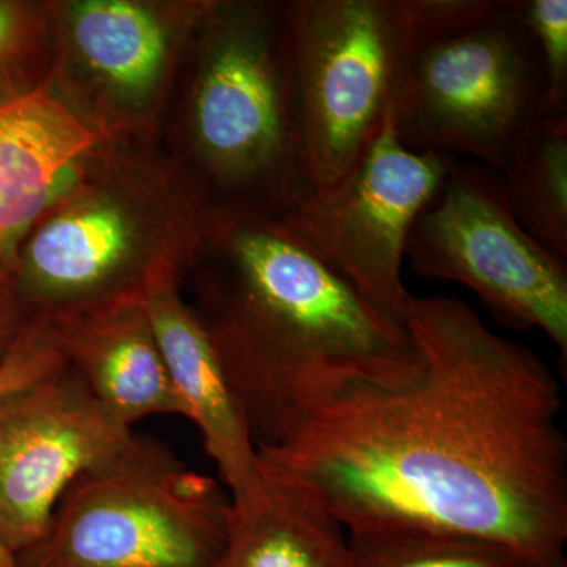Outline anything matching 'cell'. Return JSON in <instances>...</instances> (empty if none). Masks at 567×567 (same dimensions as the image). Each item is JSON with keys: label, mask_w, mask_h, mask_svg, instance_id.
<instances>
[{"label": "cell", "mask_w": 567, "mask_h": 567, "mask_svg": "<svg viewBox=\"0 0 567 567\" xmlns=\"http://www.w3.org/2000/svg\"><path fill=\"white\" fill-rule=\"evenodd\" d=\"M399 352L295 386L260 468L349 532L435 528L565 558L567 439L557 377L450 297H413Z\"/></svg>", "instance_id": "6da1fadb"}, {"label": "cell", "mask_w": 567, "mask_h": 567, "mask_svg": "<svg viewBox=\"0 0 567 567\" xmlns=\"http://www.w3.org/2000/svg\"><path fill=\"white\" fill-rule=\"evenodd\" d=\"M186 271L196 275L197 315L256 447L271 439L306 374L409 342L404 324L372 308L271 212L213 208Z\"/></svg>", "instance_id": "7a4b0ae2"}, {"label": "cell", "mask_w": 567, "mask_h": 567, "mask_svg": "<svg viewBox=\"0 0 567 567\" xmlns=\"http://www.w3.org/2000/svg\"><path fill=\"white\" fill-rule=\"evenodd\" d=\"M213 204L177 158L140 137H104L18 246L10 289L52 317L144 292L196 259Z\"/></svg>", "instance_id": "3957f363"}, {"label": "cell", "mask_w": 567, "mask_h": 567, "mask_svg": "<svg viewBox=\"0 0 567 567\" xmlns=\"http://www.w3.org/2000/svg\"><path fill=\"white\" fill-rule=\"evenodd\" d=\"M183 69V164L213 207L284 215L312 193L287 2H208Z\"/></svg>", "instance_id": "277c9868"}, {"label": "cell", "mask_w": 567, "mask_h": 567, "mask_svg": "<svg viewBox=\"0 0 567 567\" xmlns=\"http://www.w3.org/2000/svg\"><path fill=\"white\" fill-rule=\"evenodd\" d=\"M488 0L287 2L298 117L312 192L330 188L409 96L421 51Z\"/></svg>", "instance_id": "5b68a950"}, {"label": "cell", "mask_w": 567, "mask_h": 567, "mask_svg": "<svg viewBox=\"0 0 567 567\" xmlns=\"http://www.w3.org/2000/svg\"><path fill=\"white\" fill-rule=\"evenodd\" d=\"M230 506L218 481L134 432L71 483L18 567H218Z\"/></svg>", "instance_id": "8992f818"}, {"label": "cell", "mask_w": 567, "mask_h": 567, "mask_svg": "<svg viewBox=\"0 0 567 567\" xmlns=\"http://www.w3.org/2000/svg\"><path fill=\"white\" fill-rule=\"evenodd\" d=\"M543 118V69L520 0H488L421 51L394 128L410 151L465 155L499 171Z\"/></svg>", "instance_id": "52a82bcc"}, {"label": "cell", "mask_w": 567, "mask_h": 567, "mask_svg": "<svg viewBox=\"0 0 567 567\" xmlns=\"http://www.w3.org/2000/svg\"><path fill=\"white\" fill-rule=\"evenodd\" d=\"M417 275L468 287L496 319L537 330L567 358V259L540 245L511 208L502 174L456 159L406 244Z\"/></svg>", "instance_id": "ba28073f"}, {"label": "cell", "mask_w": 567, "mask_h": 567, "mask_svg": "<svg viewBox=\"0 0 567 567\" xmlns=\"http://www.w3.org/2000/svg\"><path fill=\"white\" fill-rule=\"evenodd\" d=\"M51 91L103 137L147 140L208 2H52Z\"/></svg>", "instance_id": "9c48e42d"}, {"label": "cell", "mask_w": 567, "mask_h": 567, "mask_svg": "<svg viewBox=\"0 0 567 567\" xmlns=\"http://www.w3.org/2000/svg\"><path fill=\"white\" fill-rule=\"evenodd\" d=\"M394 122L330 188L279 216L364 301L404 324L413 301L402 279L410 233L457 158L410 151Z\"/></svg>", "instance_id": "30bf717a"}, {"label": "cell", "mask_w": 567, "mask_h": 567, "mask_svg": "<svg viewBox=\"0 0 567 567\" xmlns=\"http://www.w3.org/2000/svg\"><path fill=\"white\" fill-rule=\"evenodd\" d=\"M133 434L66 364L0 402V540L14 558L39 543L71 483Z\"/></svg>", "instance_id": "8fae6325"}, {"label": "cell", "mask_w": 567, "mask_h": 567, "mask_svg": "<svg viewBox=\"0 0 567 567\" xmlns=\"http://www.w3.org/2000/svg\"><path fill=\"white\" fill-rule=\"evenodd\" d=\"M182 274L156 271L145 284V303L183 417L199 431L230 499L240 498L260 477L256 445L212 336L183 297Z\"/></svg>", "instance_id": "7c38bea8"}, {"label": "cell", "mask_w": 567, "mask_h": 567, "mask_svg": "<svg viewBox=\"0 0 567 567\" xmlns=\"http://www.w3.org/2000/svg\"><path fill=\"white\" fill-rule=\"evenodd\" d=\"M43 319L65 364L118 423L183 416L144 292Z\"/></svg>", "instance_id": "4fadbf2b"}, {"label": "cell", "mask_w": 567, "mask_h": 567, "mask_svg": "<svg viewBox=\"0 0 567 567\" xmlns=\"http://www.w3.org/2000/svg\"><path fill=\"white\" fill-rule=\"evenodd\" d=\"M103 140L50 84L0 106V287L11 290L22 238Z\"/></svg>", "instance_id": "5bb4252c"}, {"label": "cell", "mask_w": 567, "mask_h": 567, "mask_svg": "<svg viewBox=\"0 0 567 567\" xmlns=\"http://www.w3.org/2000/svg\"><path fill=\"white\" fill-rule=\"evenodd\" d=\"M259 470L251 491L230 499L218 567H353L347 529L312 496Z\"/></svg>", "instance_id": "9a60e30c"}, {"label": "cell", "mask_w": 567, "mask_h": 567, "mask_svg": "<svg viewBox=\"0 0 567 567\" xmlns=\"http://www.w3.org/2000/svg\"><path fill=\"white\" fill-rule=\"evenodd\" d=\"M498 173L517 221L567 259V121L535 123L514 142Z\"/></svg>", "instance_id": "2e32d148"}, {"label": "cell", "mask_w": 567, "mask_h": 567, "mask_svg": "<svg viewBox=\"0 0 567 567\" xmlns=\"http://www.w3.org/2000/svg\"><path fill=\"white\" fill-rule=\"evenodd\" d=\"M353 567H535L513 548L465 533L435 528L349 532Z\"/></svg>", "instance_id": "e0dca14e"}, {"label": "cell", "mask_w": 567, "mask_h": 567, "mask_svg": "<svg viewBox=\"0 0 567 567\" xmlns=\"http://www.w3.org/2000/svg\"><path fill=\"white\" fill-rule=\"evenodd\" d=\"M54 52L52 2L0 0V106L47 85Z\"/></svg>", "instance_id": "ac0fdd59"}, {"label": "cell", "mask_w": 567, "mask_h": 567, "mask_svg": "<svg viewBox=\"0 0 567 567\" xmlns=\"http://www.w3.org/2000/svg\"><path fill=\"white\" fill-rule=\"evenodd\" d=\"M544 78V118L567 121V0H520Z\"/></svg>", "instance_id": "d6986e66"}, {"label": "cell", "mask_w": 567, "mask_h": 567, "mask_svg": "<svg viewBox=\"0 0 567 567\" xmlns=\"http://www.w3.org/2000/svg\"><path fill=\"white\" fill-rule=\"evenodd\" d=\"M65 365L61 347L43 317H29L0 361V402L35 385Z\"/></svg>", "instance_id": "ffe728a7"}, {"label": "cell", "mask_w": 567, "mask_h": 567, "mask_svg": "<svg viewBox=\"0 0 567 567\" xmlns=\"http://www.w3.org/2000/svg\"><path fill=\"white\" fill-rule=\"evenodd\" d=\"M28 315L10 290H0V361L24 327Z\"/></svg>", "instance_id": "44dd1931"}, {"label": "cell", "mask_w": 567, "mask_h": 567, "mask_svg": "<svg viewBox=\"0 0 567 567\" xmlns=\"http://www.w3.org/2000/svg\"><path fill=\"white\" fill-rule=\"evenodd\" d=\"M0 567H18L17 558L0 540Z\"/></svg>", "instance_id": "7402d4cb"}, {"label": "cell", "mask_w": 567, "mask_h": 567, "mask_svg": "<svg viewBox=\"0 0 567 567\" xmlns=\"http://www.w3.org/2000/svg\"><path fill=\"white\" fill-rule=\"evenodd\" d=\"M535 567H567L566 558L557 559V561L544 563V565H536Z\"/></svg>", "instance_id": "603a6c76"}, {"label": "cell", "mask_w": 567, "mask_h": 567, "mask_svg": "<svg viewBox=\"0 0 567 567\" xmlns=\"http://www.w3.org/2000/svg\"><path fill=\"white\" fill-rule=\"evenodd\" d=\"M0 290H7V289H3V287H0ZM10 292H11V290H10Z\"/></svg>", "instance_id": "cb8c5ba5"}]
</instances>
